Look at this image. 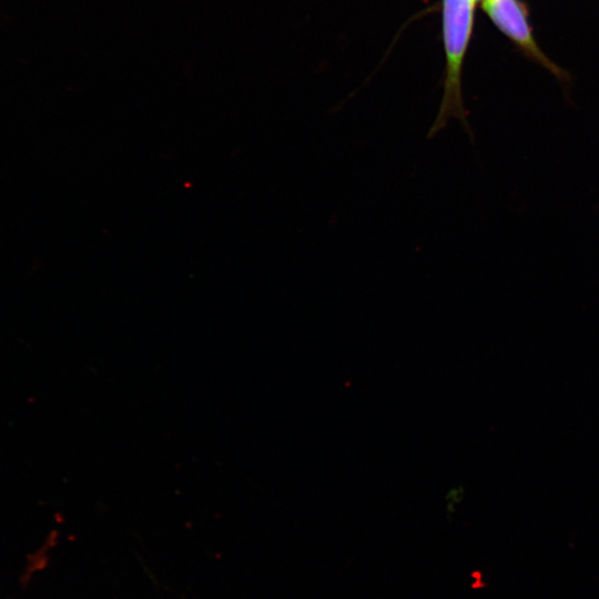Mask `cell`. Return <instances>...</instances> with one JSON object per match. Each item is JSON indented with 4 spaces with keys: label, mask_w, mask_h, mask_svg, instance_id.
<instances>
[{
    "label": "cell",
    "mask_w": 599,
    "mask_h": 599,
    "mask_svg": "<svg viewBox=\"0 0 599 599\" xmlns=\"http://www.w3.org/2000/svg\"><path fill=\"white\" fill-rule=\"evenodd\" d=\"M474 3L475 0H444L443 18L447 74L443 101L428 132V138H433L446 126L449 119L455 118L463 123L470 141H474L460 91V69L473 27Z\"/></svg>",
    "instance_id": "1"
},
{
    "label": "cell",
    "mask_w": 599,
    "mask_h": 599,
    "mask_svg": "<svg viewBox=\"0 0 599 599\" xmlns=\"http://www.w3.org/2000/svg\"><path fill=\"white\" fill-rule=\"evenodd\" d=\"M483 7L493 22L507 37L551 72L560 73L534 40L526 11L518 0H484Z\"/></svg>",
    "instance_id": "2"
},
{
    "label": "cell",
    "mask_w": 599,
    "mask_h": 599,
    "mask_svg": "<svg viewBox=\"0 0 599 599\" xmlns=\"http://www.w3.org/2000/svg\"><path fill=\"white\" fill-rule=\"evenodd\" d=\"M476 1V0H475Z\"/></svg>",
    "instance_id": "3"
}]
</instances>
